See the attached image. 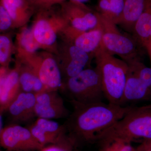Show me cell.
Listing matches in <instances>:
<instances>
[{"instance_id": "5", "label": "cell", "mask_w": 151, "mask_h": 151, "mask_svg": "<svg viewBox=\"0 0 151 151\" xmlns=\"http://www.w3.org/2000/svg\"><path fill=\"white\" fill-rule=\"evenodd\" d=\"M64 88L71 103L93 104L103 102L105 99L100 73L96 67L88 68L66 79Z\"/></svg>"}, {"instance_id": "24", "label": "cell", "mask_w": 151, "mask_h": 151, "mask_svg": "<svg viewBox=\"0 0 151 151\" xmlns=\"http://www.w3.org/2000/svg\"><path fill=\"white\" fill-rule=\"evenodd\" d=\"M73 147L67 136L59 142L44 146L40 151H72Z\"/></svg>"}, {"instance_id": "14", "label": "cell", "mask_w": 151, "mask_h": 151, "mask_svg": "<svg viewBox=\"0 0 151 151\" xmlns=\"http://www.w3.org/2000/svg\"><path fill=\"white\" fill-rule=\"evenodd\" d=\"M147 0H125L121 17L115 24L132 34L136 22L145 8Z\"/></svg>"}, {"instance_id": "16", "label": "cell", "mask_w": 151, "mask_h": 151, "mask_svg": "<svg viewBox=\"0 0 151 151\" xmlns=\"http://www.w3.org/2000/svg\"><path fill=\"white\" fill-rule=\"evenodd\" d=\"M132 35L145 48L151 40V0H147L145 8L134 27Z\"/></svg>"}, {"instance_id": "32", "label": "cell", "mask_w": 151, "mask_h": 151, "mask_svg": "<svg viewBox=\"0 0 151 151\" xmlns=\"http://www.w3.org/2000/svg\"><path fill=\"white\" fill-rule=\"evenodd\" d=\"M145 145H146L147 146H149V147H151V140H150L146 141L145 143Z\"/></svg>"}, {"instance_id": "25", "label": "cell", "mask_w": 151, "mask_h": 151, "mask_svg": "<svg viewBox=\"0 0 151 151\" xmlns=\"http://www.w3.org/2000/svg\"><path fill=\"white\" fill-rule=\"evenodd\" d=\"M10 49L9 39L6 36L0 35V63L4 64L8 61Z\"/></svg>"}, {"instance_id": "2", "label": "cell", "mask_w": 151, "mask_h": 151, "mask_svg": "<svg viewBox=\"0 0 151 151\" xmlns=\"http://www.w3.org/2000/svg\"><path fill=\"white\" fill-rule=\"evenodd\" d=\"M94 58L105 99L108 103L120 105L127 81L128 63L109 53L101 44L94 52Z\"/></svg>"}, {"instance_id": "13", "label": "cell", "mask_w": 151, "mask_h": 151, "mask_svg": "<svg viewBox=\"0 0 151 151\" xmlns=\"http://www.w3.org/2000/svg\"><path fill=\"white\" fill-rule=\"evenodd\" d=\"M37 73L45 91H57L61 87L62 74L55 60L52 58L45 60L39 67Z\"/></svg>"}, {"instance_id": "12", "label": "cell", "mask_w": 151, "mask_h": 151, "mask_svg": "<svg viewBox=\"0 0 151 151\" xmlns=\"http://www.w3.org/2000/svg\"><path fill=\"white\" fill-rule=\"evenodd\" d=\"M70 33L73 44L89 54H94L102 43L103 30L99 20L98 25L93 29L81 31L72 27Z\"/></svg>"}, {"instance_id": "3", "label": "cell", "mask_w": 151, "mask_h": 151, "mask_svg": "<svg viewBox=\"0 0 151 151\" xmlns=\"http://www.w3.org/2000/svg\"><path fill=\"white\" fill-rule=\"evenodd\" d=\"M116 139L130 143L135 139L151 140V104L133 106L124 117L103 132L98 140L104 144Z\"/></svg>"}, {"instance_id": "15", "label": "cell", "mask_w": 151, "mask_h": 151, "mask_svg": "<svg viewBox=\"0 0 151 151\" xmlns=\"http://www.w3.org/2000/svg\"><path fill=\"white\" fill-rule=\"evenodd\" d=\"M22 92L19 82V72L14 70L5 76L0 93V112L6 111L10 104Z\"/></svg>"}, {"instance_id": "17", "label": "cell", "mask_w": 151, "mask_h": 151, "mask_svg": "<svg viewBox=\"0 0 151 151\" xmlns=\"http://www.w3.org/2000/svg\"><path fill=\"white\" fill-rule=\"evenodd\" d=\"M125 1V0H99L97 12L115 24L122 15Z\"/></svg>"}, {"instance_id": "30", "label": "cell", "mask_w": 151, "mask_h": 151, "mask_svg": "<svg viewBox=\"0 0 151 151\" xmlns=\"http://www.w3.org/2000/svg\"><path fill=\"white\" fill-rule=\"evenodd\" d=\"M141 150L142 151H151V147L144 144L141 147Z\"/></svg>"}, {"instance_id": "29", "label": "cell", "mask_w": 151, "mask_h": 151, "mask_svg": "<svg viewBox=\"0 0 151 151\" xmlns=\"http://www.w3.org/2000/svg\"><path fill=\"white\" fill-rule=\"evenodd\" d=\"M89 1V0H71V1L78 4H84V3Z\"/></svg>"}, {"instance_id": "11", "label": "cell", "mask_w": 151, "mask_h": 151, "mask_svg": "<svg viewBox=\"0 0 151 151\" xmlns=\"http://www.w3.org/2000/svg\"><path fill=\"white\" fill-rule=\"evenodd\" d=\"M94 54H89L72 44L68 50V57L65 59L61 73L63 72L66 79L75 76L82 70L89 68Z\"/></svg>"}, {"instance_id": "26", "label": "cell", "mask_w": 151, "mask_h": 151, "mask_svg": "<svg viewBox=\"0 0 151 151\" xmlns=\"http://www.w3.org/2000/svg\"><path fill=\"white\" fill-rule=\"evenodd\" d=\"M12 20L4 8L0 4V30L9 29L12 24Z\"/></svg>"}, {"instance_id": "10", "label": "cell", "mask_w": 151, "mask_h": 151, "mask_svg": "<svg viewBox=\"0 0 151 151\" xmlns=\"http://www.w3.org/2000/svg\"><path fill=\"white\" fill-rule=\"evenodd\" d=\"M129 65L127 81L120 105L129 106L130 103L151 100V91L141 81L132 63Z\"/></svg>"}, {"instance_id": "23", "label": "cell", "mask_w": 151, "mask_h": 151, "mask_svg": "<svg viewBox=\"0 0 151 151\" xmlns=\"http://www.w3.org/2000/svg\"><path fill=\"white\" fill-rule=\"evenodd\" d=\"M103 151H134L130 142L116 139L104 143Z\"/></svg>"}, {"instance_id": "28", "label": "cell", "mask_w": 151, "mask_h": 151, "mask_svg": "<svg viewBox=\"0 0 151 151\" xmlns=\"http://www.w3.org/2000/svg\"><path fill=\"white\" fill-rule=\"evenodd\" d=\"M2 114V113L0 112V137H1V134L4 128L3 127V120ZM0 147H1V145H0Z\"/></svg>"}, {"instance_id": "4", "label": "cell", "mask_w": 151, "mask_h": 151, "mask_svg": "<svg viewBox=\"0 0 151 151\" xmlns=\"http://www.w3.org/2000/svg\"><path fill=\"white\" fill-rule=\"evenodd\" d=\"M97 13L103 30L101 45L105 50L120 57L127 63L142 60V49L145 48L132 35L122 32L117 25Z\"/></svg>"}, {"instance_id": "21", "label": "cell", "mask_w": 151, "mask_h": 151, "mask_svg": "<svg viewBox=\"0 0 151 151\" xmlns=\"http://www.w3.org/2000/svg\"><path fill=\"white\" fill-rule=\"evenodd\" d=\"M139 78L151 91V67L146 66L142 60H137L132 63Z\"/></svg>"}, {"instance_id": "19", "label": "cell", "mask_w": 151, "mask_h": 151, "mask_svg": "<svg viewBox=\"0 0 151 151\" xmlns=\"http://www.w3.org/2000/svg\"><path fill=\"white\" fill-rule=\"evenodd\" d=\"M33 32L36 40L40 44L50 45L56 40V34L48 22L45 20L38 21Z\"/></svg>"}, {"instance_id": "34", "label": "cell", "mask_w": 151, "mask_h": 151, "mask_svg": "<svg viewBox=\"0 0 151 151\" xmlns=\"http://www.w3.org/2000/svg\"><path fill=\"white\" fill-rule=\"evenodd\" d=\"M0 151H1V150H0Z\"/></svg>"}, {"instance_id": "22", "label": "cell", "mask_w": 151, "mask_h": 151, "mask_svg": "<svg viewBox=\"0 0 151 151\" xmlns=\"http://www.w3.org/2000/svg\"><path fill=\"white\" fill-rule=\"evenodd\" d=\"M1 4L8 13L12 20H15L24 6V0H1Z\"/></svg>"}, {"instance_id": "7", "label": "cell", "mask_w": 151, "mask_h": 151, "mask_svg": "<svg viewBox=\"0 0 151 151\" xmlns=\"http://www.w3.org/2000/svg\"><path fill=\"white\" fill-rule=\"evenodd\" d=\"M37 118L50 119H67L70 113L63 99L57 91H44L35 94Z\"/></svg>"}, {"instance_id": "20", "label": "cell", "mask_w": 151, "mask_h": 151, "mask_svg": "<svg viewBox=\"0 0 151 151\" xmlns=\"http://www.w3.org/2000/svg\"><path fill=\"white\" fill-rule=\"evenodd\" d=\"M20 43L26 51L29 52H35L39 47L38 43L35 38L33 32L28 29L24 30L22 33Z\"/></svg>"}, {"instance_id": "6", "label": "cell", "mask_w": 151, "mask_h": 151, "mask_svg": "<svg viewBox=\"0 0 151 151\" xmlns=\"http://www.w3.org/2000/svg\"><path fill=\"white\" fill-rule=\"evenodd\" d=\"M0 145L7 151H40L44 147L36 139L28 128L16 124L4 128Z\"/></svg>"}, {"instance_id": "27", "label": "cell", "mask_w": 151, "mask_h": 151, "mask_svg": "<svg viewBox=\"0 0 151 151\" xmlns=\"http://www.w3.org/2000/svg\"><path fill=\"white\" fill-rule=\"evenodd\" d=\"M145 49L147 50L148 53L151 64V40L147 44V45L145 47Z\"/></svg>"}, {"instance_id": "31", "label": "cell", "mask_w": 151, "mask_h": 151, "mask_svg": "<svg viewBox=\"0 0 151 151\" xmlns=\"http://www.w3.org/2000/svg\"><path fill=\"white\" fill-rule=\"evenodd\" d=\"M5 76L0 75V93H1V88L2 84L3 81V80H4V78Z\"/></svg>"}, {"instance_id": "8", "label": "cell", "mask_w": 151, "mask_h": 151, "mask_svg": "<svg viewBox=\"0 0 151 151\" xmlns=\"http://www.w3.org/2000/svg\"><path fill=\"white\" fill-rule=\"evenodd\" d=\"M28 128L43 147L59 142L67 136L63 124L60 125L50 119L38 118Z\"/></svg>"}, {"instance_id": "9", "label": "cell", "mask_w": 151, "mask_h": 151, "mask_svg": "<svg viewBox=\"0 0 151 151\" xmlns=\"http://www.w3.org/2000/svg\"><path fill=\"white\" fill-rule=\"evenodd\" d=\"M35 103V94L21 92L10 104L6 111L13 124L29 123L37 118Z\"/></svg>"}, {"instance_id": "1", "label": "cell", "mask_w": 151, "mask_h": 151, "mask_svg": "<svg viewBox=\"0 0 151 151\" xmlns=\"http://www.w3.org/2000/svg\"><path fill=\"white\" fill-rule=\"evenodd\" d=\"M71 103L73 112L63 125L73 146L78 143L98 140L103 132L122 119L133 107L103 102Z\"/></svg>"}, {"instance_id": "33", "label": "cell", "mask_w": 151, "mask_h": 151, "mask_svg": "<svg viewBox=\"0 0 151 151\" xmlns=\"http://www.w3.org/2000/svg\"><path fill=\"white\" fill-rule=\"evenodd\" d=\"M54 1H63V0H54Z\"/></svg>"}, {"instance_id": "18", "label": "cell", "mask_w": 151, "mask_h": 151, "mask_svg": "<svg viewBox=\"0 0 151 151\" xmlns=\"http://www.w3.org/2000/svg\"><path fill=\"white\" fill-rule=\"evenodd\" d=\"M19 82L22 92L36 94L45 91L37 73L29 70L19 73Z\"/></svg>"}]
</instances>
